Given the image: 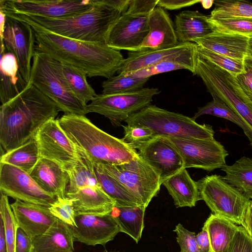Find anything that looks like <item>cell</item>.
<instances>
[{"label": "cell", "mask_w": 252, "mask_h": 252, "mask_svg": "<svg viewBox=\"0 0 252 252\" xmlns=\"http://www.w3.org/2000/svg\"><path fill=\"white\" fill-rule=\"evenodd\" d=\"M31 26L35 38L34 53L72 65L87 77L108 79L117 73L124 61L120 51L106 44L71 39Z\"/></svg>", "instance_id": "6da1fadb"}, {"label": "cell", "mask_w": 252, "mask_h": 252, "mask_svg": "<svg viewBox=\"0 0 252 252\" xmlns=\"http://www.w3.org/2000/svg\"><path fill=\"white\" fill-rule=\"evenodd\" d=\"M129 1L96 0L93 6L86 11L58 18L3 12L7 16L63 36L106 45L112 27L127 11Z\"/></svg>", "instance_id": "7a4b0ae2"}, {"label": "cell", "mask_w": 252, "mask_h": 252, "mask_svg": "<svg viewBox=\"0 0 252 252\" xmlns=\"http://www.w3.org/2000/svg\"><path fill=\"white\" fill-rule=\"evenodd\" d=\"M60 111L55 103L29 83L17 96L1 104V149L6 153L24 144Z\"/></svg>", "instance_id": "3957f363"}, {"label": "cell", "mask_w": 252, "mask_h": 252, "mask_svg": "<svg viewBox=\"0 0 252 252\" xmlns=\"http://www.w3.org/2000/svg\"><path fill=\"white\" fill-rule=\"evenodd\" d=\"M57 119L66 134L93 164L120 165L139 157L136 150L102 130L85 116L64 114Z\"/></svg>", "instance_id": "277c9868"}, {"label": "cell", "mask_w": 252, "mask_h": 252, "mask_svg": "<svg viewBox=\"0 0 252 252\" xmlns=\"http://www.w3.org/2000/svg\"><path fill=\"white\" fill-rule=\"evenodd\" d=\"M30 83L51 99L64 114L85 116L88 114L87 104L80 101L71 91L59 61L34 53Z\"/></svg>", "instance_id": "5b68a950"}, {"label": "cell", "mask_w": 252, "mask_h": 252, "mask_svg": "<svg viewBox=\"0 0 252 252\" xmlns=\"http://www.w3.org/2000/svg\"><path fill=\"white\" fill-rule=\"evenodd\" d=\"M125 122L127 125L148 127L156 136L186 139L214 138L212 126L198 124L192 118L152 104L135 113Z\"/></svg>", "instance_id": "8992f818"}, {"label": "cell", "mask_w": 252, "mask_h": 252, "mask_svg": "<svg viewBox=\"0 0 252 252\" xmlns=\"http://www.w3.org/2000/svg\"><path fill=\"white\" fill-rule=\"evenodd\" d=\"M68 173L69 181L65 197L72 200L76 213L100 215L111 213L116 202L102 189L94 166L89 159L85 158Z\"/></svg>", "instance_id": "52a82bcc"}, {"label": "cell", "mask_w": 252, "mask_h": 252, "mask_svg": "<svg viewBox=\"0 0 252 252\" xmlns=\"http://www.w3.org/2000/svg\"><path fill=\"white\" fill-rule=\"evenodd\" d=\"M200 200H203L212 214L236 224H241L252 200L222 176L207 175L197 181Z\"/></svg>", "instance_id": "ba28073f"}, {"label": "cell", "mask_w": 252, "mask_h": 252, "mask_svg": "<svg viewBox=\"0 0 252 252\" xmlns=\"http://www.w3.org/2000/svg\"><path fill=\"white\" fill-rule=\"evenodd\" d=\"M93 165L126 188L146 208L157 195L162 184L159 175L140 156L120 165Z\"/></svg>", "instance_id": "9c48e42d"}, {"label": "cell", "mask_w": 252, "mask_h": 252, "mask_svg": "<svg viewBox=\"0 0 252 252\" xmlns=\"http://www.w3.org/2000/svg\"><path fill=\"white\" fill-rule=\"evenodd\" d=\"M160 93L158 88H143L127 93L98 94L87 104V112L102 115L114 126H120L123 122L151 104L153 97Z\"/></svg>", "instance_id": "30bf717a"}, {"label": "cell", "mask_w": 252, "mask_h": 252, "mask_svg": "<svg viewBox=\"0 0 252 252\" xmlns=\"http://www.w3.org/2000/svg\"><path fill=\"white\" fill-rule=\"evenodd\" d=\"M35 138L40 157L56 162L68 172L84 160L85 157L62 129L58 119L46 122Z\"/></svg>", "instance_id": "8fae6325"}, {"label": "cell", "mask_w": 252, "mask_h": 252, "mask_svg": "<svg viewBox=\"0 0 252 252\" xmlns=\"http://www.w3.org/2000/svg\"><path fill=\"white\" fill-rule=\"evenodd\" d=\"M167 137L181 154L186 169L195 168L211 172L226 165L225 159L228 152L214 138Z\"/></svg>", "instance_id": "7c38bea8"}, {"label": "cell", "mask_w": 252, "mask_h": 252, "mask_svg": "<svg viewBox=\"0 0 252 252\" xmlns=\"http://www.w3.org/2000/svg\"><path fill=\"white\" fill-rule=\"evenodd\" d=\"M0 193L15 200L48 207L57 198L42 189L29 173L0 162Z\"/></svg>", "instance_id": "4fadbf2b"}, {"label": "cell", "mask_w": 252, "mask_h": 252, "mask_svg": "<svg viewBox=\"0 0 252 252\" xmlns=\"http://www.w3.org/2000/svg\"><path fill=\"white\" fill-rule=\"evenodd\" d=\"M196 44L179 43L164 49L144 52H128L117 74L130 75L140 69L166 60H175L186 64L193 75L197 57Z\"/></svg>", "instance_id": "5bb4252c"}, {"label": "cell", "mask_w": 252, "mask_h": 252, "mask_svg": "<svg viewBox=\"0 0 252 252\" xmlns=\"http://www.w3.org/2000/svg\"><path fill=\"white\" fill-rule=\"evenodd\" d=\"M95 2L96 0H0V9L4 12L58 18L86 11Z\"/></svg>", "instance_id": "9a60e30c"}, {"label": "cell", "mask_w": 252, "mask_h": 252, "mask_svg": "<svg viewBox=\"0 0 252 252\" xmlns=\"http://www.w3.org/2000/svg\"><path fill=\"white\" fill-rule=\"evenodd\" d=\"M3 43L6 51L13 54L16 57L20 73L28 84L35 49V38L33 29L25 22L6 16Z\"/></svg>", "instance_id": "2e32d148"}, {"label": "cell", "mask_w": 252, "mask_h": 252, "mask_svg": "<svg viewBox=\"0 0 252 252\" xmlns=\"http://www.w3.org/2000/svg\"><path fill=\"white\" fill-rule=\"evenodd\" d=\"M135 150L159 175L162 183L185 168L181 154L166 136L156 135Z\"/></svg>", "instance_id": "e0dca14e"}, {"label": "cell", "mask_w": 252, "mask_h": 252, "mask_svg": "<svg viewBox=\"0 0 252 252\" xmlns=\"http://www.w3.org/2000/svg\"><path fill=\"white\" fill-rule=\"evenodd\" d=\"M75 226H70L74 241L87 246H105L120 232L111 213L105 215L76 213Z\"/></svg>", "instance_id": "ac0fdd59"}, {"label": "cell", "mask_w": 252, "mask_h": 252, "mask_svg": "<svg viewBox=\"0 0 252 252\" xmlns=\"http://www.w3.org/2000/svg\"><path fill=\"white\" fill-rule=\"evenodd\" d=\"M149 14L123 13L112 27L106 45L118 51L136 52L148 34Z\"/></svg>", "instance_id": "d6986e66"}, {"label": "cell", "mask_w": 252, "mask_h": 252, "mask_svg": "<svg viewBox=\"0 0 252 252\" xmlns=\"http://www.w3.org/2000/svg\"><path fill=\"white\" fill-rule=\"evenodd\" d=\"M148 25V34L136 52L164 49L179 43L175 27L164 9L157 6L149 15Z\"/></svg>", "instance_id": "ffe728a7"}, {"label": "cell", "mask_w": 252, "mask_h": 252, "mask_svg": "<svg viewBox=\"0 0 252 252\" xmlns=\"http://www.w3.org/2000/svg\"><path fill=\"white\" fill-rule=\"evenodd\" d=\"M10 206L19 228L32 239L45 233L57 219L47 206L20 200Z\"/></svg>", "instance_id": "44dd1931"}, {"label": "cell", "mask_w": 252, "mask_h": 252, "mask_svg": "<svg viewBox=\"0 0 252 252\" xmlns=\"http://www.w3.org/2000/svg\"><path fill=\"white\" fill-rule=\"evenodd\" d=\"M29 174L46 192L57 197H66L69 173L56 162L40 157Z\"/></svg>", "instance_id": "7402d4cb"}, {"label": "cell", "mask_w": 252, "mask_h": 252, "mask_svg": "<svg viewBox=\"0 0 252 252\" xmlns=\"http://www.w3.org/2000/svg\"><path fill=\"white\" fill-rule=\"evenodd\" d=\"M249 37L215 31L205 37L196 38L193 43L228 57L244 60L247 55Z\"/></svg>", "instance_id": "603a6c76"}, {"label": "cell", "mask_w": 252, "mask_h": 252, "mask_svg": "<svg viewBox=\"0 0 252 252\" xmlns=\"http://www.w3.org/2000/svg\"><path fill=\"white\" fill-rule=\"evenodd\" d=\"M175 30L179 43L192 42L195 39L205 37L215 31L209 16L193 10H184L176 15Z\"/></svg>", "instance_id": "cb8c5ba5"}, {"label": "cell", "mask_w": 252, "mask_h": 252, "mask_svg": "<svg viewBox=\"0 0 252 252\" xmlns=\"http://www.w3.org/2000/svg\"><path fill=\"white\" fill-rule=\"evenodd\" d=\"M74 242L69 225L57 219L45 233L32 239V252H74Z\"/></svg>", "instance_id": "d4e9b609"}, {"label": "cell", "mask_w": 252, "mask_h": 252, "mask_svg": "<svg viewBox=\"0 0 252 252\" xmlns=\"http://www.w3.org/2000/svg\"><path fill=\"white\" fill-rule=\"evenodd\" d=\"M0 98L3 104L20 94L28 84L20 73L15 55L6 51L0 53Z\"/></svg>", "instance_id": "484cf974"}, {"label": "cell", "mask_w": 252, "mask_h": 252, "mask_svg": "<svg viewBox=\"0 0 252 252\" xmlns=\"http://www.w3.org/2000/svg\"><path fill=\"white\" fill-rule=\"evenodd\" d=\"M162 184L177 207H192L200 200L197 182L192 179L186 168L166 179Z\"/></svg>", "instance_id": "4316f807"}, {"label": "cell", "mask_w": 252, "mask_h": 252, "mask_svg": "<svg viewBox=\"0 0 252 252\" xmlns=\"http://www.w3.org/2000/svg\"><path fill=\"white\" fill-rule=\"evenodd\" d=\"M207 229L212 252H228L239 225L211 214L204 224Z\"/></svg>", "instance_id": "83f0119b"}, {"label": "cell", "mask_w": 252, "mask_h": 252, "mask_svg": "<svg viewBox=\"0 0 252 252\" xmlns=\"http://www.w3.org/2000/svg\"><path fill=\"white\" fill-rule=\"evenodd\" d=\"M146 208L143 206H115L111 213L117 221L120 232L126 233L138 243L144 227Z\"/></svg>", "instance_id": "f1b7e54d"}, {"label": "cell", "mask_w": 252, "mask_h": 252, "mask_svg": "<svg viewBox=\"0 0 252 252\" xmlns=\"http://www.w3.org/2000/svg\"><path fill=\"white\" fill-rule=\"evenodd\" d=\"M223 177L228 184L237 189L247 198L252 199V158L242 157L233 164L221 168Z\"/></svg>", "instance_id": "f546056e"}, {"label": "cell", "mask_w": 252, "mask_h": 252, "mask_svg": "<svg viewBox=\"0 0 252 252\" xmlns=\"http://www.w3.org/2000/svg\"><path fill=\"white\" fill-rule=\"evenodd\" d=\"M40 158L34 137L21 146L2 154L0 163L13 165L30 174Z\"/></svg>", "instance_id": "4dcf8cb0"}, {"label": "cell", "mask_w": 252, "mask_h": 252, "mask_svg": "<svg viewBox=\"0 0 252 252\" xmlns=\"http://www.w3.org/2000/svg\"><path fill=\"white\" fill-rule=\"evenodd\" d=\"M205 105L198 107L192 119L195 120L204 115H210L226 119L240 127L252 147V129L223 101L215 95Z\"/></svg>", "instance_id": "1f68e13d"}, {"label": "cell", "mask_w": 252, "mask_h": 252, "mask_svg": "<svg viewBox=\"0 0 252 252\" xmlns=\"http://www.w3.org/2000/svg\"><path fill=\"white\" fill-rule=\"evenodd\" d=\"M94 168L97 180L102 189L115 201L116 206H143L130 191L114 178Z\"/></svg>", "instance_id": "d6a6232c"}, {"label": "cell", "mask_w": 252, "mask_h": 252, "mask_svg": "<svg viewBox=\"0 0 252 252\" xmlns=\"http://www.w3.org/2000/svg\"><path fill=\"white\" fill-rule=\"evenodd\" d=\"M61 66L65 80L76 97L86 104L91 101L97 94L88 83L86 73L68 64L61 63Z\"/></svg>", "instance_id": "836d02e7"}, {"label": "cell", "mask_w": 252, "mask_h": 252, "mask_svg": "<svg viewBox=\"0 0 252 252\" xmlns=\"http://www.w3.org/2000/svg\"><path fill=\"white\" fill-rule=\"evenodd\" d=\"M215 7L209 17L225 19L235 17L252 18V3L244 0H214Z\"/></svg>", "instance_id": "e575fe53"}, {"label": "cell", "mask_w": 252, "mask_h": 252, "mask_svg": "<svg viewBox=\"0 0 252 252\" xmlns=\"http://www.w3.org/2000/svg\"><path fill=\"white\" fill-rule=\"evenodd\" d=\"M149 78L117 74L102 82V94H112L137 91L144 88Z\"/></svg>", "instance_id": "d590c367"}, {"label": "cell", "mask_w": 252, "mask_h": 252, "mask_svg": "<svg viewBox=\"0 0 252 252\" xmlns=\"http://www.w3.org/2000/svg\"><path fill=\"white\" fill-rule=\"evenodd\" d=\"M0 217L2 219L8 252H15L18 223L9 203L8 196L0 193Z\"/></svg>", "instance_id": "8d00e7d4"}, {"label": "cell", "mask_w": 252, "mask_h": 252, "mask_svg": "<svg viewBox=\"0 0 252 252\" xmlns=\"http://www.w3.org/2000/svg\"><path fill=\"white\" fill-rule=\"evenodd\" d=\"M209 21L215 31L239 34L248 37L252 36V18L235 17L225 19L212 18Z\"/></svg>", "instance_id": "74e56055"}, {"label": "cell", "mask_w": 252, "mask_h": 252, "mask_svg": "<svg viewBox=\"0 0 252 252\" xmlns=\"http://www.w3.org/2000/svg\"><path fill=\"white\" fill-rule=\"evenodd\" d=\"M196 51L198 55L215 65L226 70L234 76L242 73L243 71L244 60L231 58L215 53L197 45Z\"/></svg>", "instance_id": "f35d334b"}, {"label": "cell", "mask_w": 252, "mask_h": 252, "mask_svg": "<svg viewBox=\"0 0 252 252\" xmlns=\"http://www.w3.org/2000/svg\"><path fill=\"white\" fill-rule=\"evenodd\" d=\"M124 135L122 139L134 149L156 136L154 132L145 126L136 125H122Z\"/></svg>", "instance_id": "ab89813d"}, {"label": "cell", "mask_w": 252, "mask_h": 252, "mask_svg": "<svg viewBox=\"0 0 252 252\" xmlns=\"http://www.w3.org/2000/svg\"><path fill=\"white\" fill-rule=\"evenodd\" d=\"M49 208L52 215L57 219L68 225L76 226V212L73 202L70 199L67 197H57L56 201Z\"/></svg>", "instance_id": "60d3db41"}, {"label": "cell", "mask_w": 252, "mask_h": 252, "mask_svg": "<svg viewBox=\"0 0 252 252\" xmlns=\"http://www.w3.org/2000/svg\"><path fill=\"white\" fill-rule=\"evenodd\" d=\"M183 69L189 71L188 67L180 62L166 60L140 69L128 75L137 78H150L155 75Z\"/></svg>", "instance_id": "b9f144b4"}, {"label": "cell", "mask_w": 252, "mask_h": 252, "mask_svg": "<svg viewBox=\"0 0 252 252\" xmlns=\"http://www.w3.org/2000/svg\"><path fill=\"white\" fill-rule=\"evenodd\" d=\"M173 231L177 234L176 240L181 248L180 252H200L194 232L189 231L181 223H178Z\"/></svg>", "instance_id": "7bdbcfd3"}, {"label": "cell", "mask_w": 252, "mask_h": 252, "mask_svg": "<svg viewBox=\"0 0 252 252\" xmlns=\"http://www.w3.org/2000/svg\"><path fill=\"white\" fill-rule=\"evenodd\" d=\"M228 252H252V238L241 225L232 240Z\"/></svg>", "instance_id": "ee69618b"}, {"label": "cell", "mask_w": 252, "mask_h": 252, "mask_svg": "<svg viewBox=\"0 0 252 252\" xmlns=\"http://www.w3.org/2000/svg\"><path fill=\"white\" fill-rule=\"evenodd\" d=\"M235 78L245 94L252 101V58L246 55L244 59V69Z\"/></svg>", "instance_id": "f6af8a7d"}, {"label": "cell", "mask_w": 252, "mask_h": 252, "mask_svg": "<svg viewBox=\"0 0 252 252\" xmlns=\"http://www.w3.org/2000/svg\"><path fill=\"white\" fill-rule=\"evenodd\" d=\"M158 0H130L127 12L149 14L157 6Z\"/></svg>", "instance_id": "bcb514c9"}, {"label": "cell", "mask_w": 252, "mask_h": 252, "mask_svg": "<svg viewBox=\"0 0 252 252\" xmlns=\"http://www.w3.org/2000/svg\"><path fill=\"white\" fill-rule=\"evenodd\" d=\"M32 239L22 229L18 228L15 252H32Z\"/></svg>", "instance_id": "7dc6e473"}, {"label": "cell", "mask_w": 252, "mask_h": 252, "mask_svg": "<svg viewBox=\"0 0 252 252\" xmlns=\"http://www.w3.org/2000/svg\"><path fill=\"white\" fill-rule=\"evenodd\" d=\"M199 0H158L157 6L168 10H177L200 3Z\"/></svg>", "instance_id": "c3c4849f"}, {"label": "cell", "mask_w": 252, "mask_h": 252, "mask_svg": "<svg viewBox=\"0 0 252 252\" xmlns=\"http://www.w3.org/2000/svg\"><path fill=\"white\" fill-rule=\"evenodd\" d=\"M196 241L200 252H212L208 232L204 224L202 230L196 235Z\"/></svg>", "instance_id": "681fc988"}, {"label": "cell", "mask_w": 252, "mask_h": 252, "mask_svg": "<svg viewBox=\"0 0 252 252\" xmlns=\"http://www.w3.org/2000/svg\"><path fill=\"white\" fill-rule=\"evenodd\" d=\"M241 225L244 227L252 238V208L250 206L248 207L246 212Z\"/></svg>", "instance_id": "f907efd6"}, {"label": "cell", "mask_w": 252, "mask_h": 252, "mask_svg": "<svg viewBox=\"0 0 252 252\" xmlns=\"http://www.w3.org/2000/svg\"><path fill=\"white\" fill-rule=\"evenodd\" d=\"M0 252H8L2 219L0 217Z\"/></svg>", "instance_id": "816d5d0a"}, {"label": "cell", "mask_w": 252, "mask_h": 252, "mask_svg": "<svg viewBox=\"0 0 252 252\" xmlns=\"http://www.w3.org/2000/svg\"><path fill=\"white\" fill-rule=\"evenodd\" d=\"M214 0H200V3H201L202 7L205 9H209L210 8L212 5L214 4Z\"/></svg>", "instance_id": "f5cc1de1"}, {"label": "cell", "mask_w": 252, "mask_h": 252, "mask_svg": "<svg viewBox=\"0 0 252 252\" xmlns=\"http://www.w3.org/2000/svg\"><path fill=\"white\" fill-rule=\"evenodd\" d=\"M247 55L252 58V36L249 39Z\"/></svg>", "instance_id": "db71d44e"}, {"label": "cell", "mask_w": 252, "mask_h": 252, "mask_svg": "<svg viewBox=\"0 0 252 252\" xmlns=\"http://www.w3.org/2000/svg\"><path fill=\"white\" fill-rule=\"evenodd\" d=\"M107 252V251H105V252Z\"/></svg>", "instance_id": "11a10c76"}, {"label": "cell", "mask_w": 252, "mask_h": 252, "mask_svg": "<svg viewBox=\"0 0 252 252\" xmlns=\"http://www.w3.org/2000/svg\"><path fill=\"white\" fill-rule=\"evenodd\" d=\"M251 200H252V199Z\"/></svg>", "instance_id": "9f6ffc18"}]
</instances>
